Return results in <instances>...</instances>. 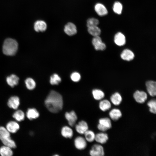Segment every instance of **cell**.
<instances>
[{
	"instance_id": "obj_31",
	"label": "cell",
	"mask_w": 156,
	"mask_h": 156,
	"mask_svg": "<svg viewBox=\"0 0 156 156\" xmlns=\"http://www.w3.org/2000/svg\"><path fill=\"white\" fill-rule=\"evenodd\" d=\"M25 83L26 87L29 90H33L36 87V82L34 80L31 78L26 79Z\"/></svg>"
},
{
	"instance_id": "obj_11",
	"label": "cell",
	"mask_w": 156,
	"mask_h": 156,
	"mask_svg": "<svg viewBox=\"0 0 156 156\" xmlns=\"http://www.w3.org/2000/svg\"><path fill=\"white\" fill-rule=\"evenodd\" d=\"M20 104L19 98L16 96H14L10 97L8 99L7 103L8 106L10 108L14 109H16Z\"/></svg>"
},
{
	"instance_id": "obj_12",
	"label": "cell",
	"mask_w": 156,
	"mask_h": 156,
	"mask_svg": "<svg viewBox=\"0 0 156 156\" xmlns=\"http://www.w3.org/2000/svg\"><path fill=\"white\" fill-rule=\"evenodd\" d=\"M77 132L81 134H83L88 129L87 123L84 120L79 121L75 126Z\"/></svg>"
},
{
	"instance_id": "obj_37",
	"label": "cell",
	"mask_w": 156,
	"mask_h": 156,
	"mask_svg": "<svg viewBox=\"0 0 156 156\" xmlns=\"http://www.w3.org/2000/svg\"><path fill=\"white\" fill-rule=\"evenodd\" d=\"M70 78L71 80L74 82H78L81 79L80 74L77 72L73 73L71 75Z\"/></svg>"
},
{
	"instance_id": "obj_29",
	"label": "cell",
	"mask_w": 156,
	"mask_h": 156,
	"mask_svg": "<svg viewBox=\"0 0 156 156\" xmlns=\"http://www.w3.org/2000/svg\"><path fill=\"white\" fill-rule=\"evenodd\" d=\"M84 134V138L87 141L91 142L95 140V134L93 131L88 129Z\"/></svg>"
},
{
	"instance_id": "obj_28",
	"label": "cell",
	"mask_w": 156,
	"mask_h": 156,
	"mask_svg": "<svg viewBox=\"0 0 156 156\" xmlns=\"http://www.w3.org/2000/svg\"><path fill=\"white\" fill-rule=\"evenodd\" d=\"M92 94L94 99L96 100H100L105 96V94L101 90L95 89L92 91Z\"/></svg>"
},
{
	"instance_id": "obj_21",
	"label": "cell",
	"mask_w": 156,
	"mask_h": 156,
	"mask_svg": "<svg viewBox=\"0 0 156 156\" xmlns=\"http://www.w3.org/2000/svg\"><path fill=\"white\" fill-rule=\"evenodd\" d=\"M26 115L27 118L31 120L38 118L39 116V113L36 109L30 108L27 109Z\"/></svg>"
},
{
	"instance_id": "obj_27",
	"label": "cell",
	"mask_w": 156,
	"mask_h": 156,
	"mask_svg": "<svg viewBox=\"0 0 156 156\" xmlns=\"http://www.w3.org/2000/svg\"><path fill=\"white\" fill-rule=\"evenodd\" d=\"M12 117L17 121L21 122L24 120L25 114L22 110H18L13 113Z\"/></svg>"
},
{
	"instance_id": "obj_23",
	"label": "cell",
	"mask_w": 156,
	"mask_h": 156,
	"mask_svg": "<svg viewBox=\"0 0 156 156\" xmlns=\"http://www.w3.org/2000/svg\"><path fill=\"white\" fill-rule=\"evenodd\" d=\"M62 135L66 138H71L73 136V131L72 129L69 126L63 127L61 130Z\"/></svg>"
},
{
	"instance_id": "obj_2",
	"label": "cell",
	"mask_w": 156,
	"mask_h": 156,
	"mask_svg": "<svg viewBox=\"0 0 156 156\" xmlns=\"http://www.w3.org/2000/svg\"><path fill=\"white\" fill-rule=\"evenodd\" d=\"M18 46V43L16 40L11 38H7L4 41L3 44V53L7 55H13L17 51Z\"/></svg>"
},
{
	"instance_id": "obj_26",
	"label": "cell",
	"mask_w": 156,
	"mask_h": 156,
	"mask_svg": "<svg viewBox=\"0 0 156 156\" xmlns=\"http://www.w3.org/2000/svg\"><path fill=\"white\" fill-rule=\"evenodd\" d=\"M0 154L2 156H11L13 154L12 148L5 146H3L0 148Z\"/></svg>"
},
{
	"instance_id": "obj_5",
	"label": "cell",
	"mask_w": 156,
	"mask_h": 156,
	"mask_svg": "<svg viewBox=\"0 0 156 156\" xmlns=\"http://www.w3.org/2000/svg\"><path fill=\"white\" fill-rule=\"evenodd\" d=\"M133 97L136 101L139 103H143L147 99V95L143 91L137 90L133 94Z\"/></svg>"
},
{
	"instance_id": "obj_18",
	"label": "cell",
	"mask_w": 156,
	"mask_h": 156,
	"mask_svg": "<svg viewBox=\"0 0 156 156\" xmlns=\"http://www.w3.org/2000/svg\"><path fill=\"white\" fill-rule=\"evenodd\" d=\"M114 42L118 46L124 45L126 43L125 37L122 33L120 32H118L114 36Z\"/></svg>"
},
{
	"instance_id": "obj_1",
	"label": "cell",
	"mask_w": 156,
	"mask_h": 156,
	"mask_svg": "<svg viewBox=\"0 0 156 156\" xmlns=\"http://www.w3.org/2000/svg\"><path fill=\"white\" fill-rule=\"evenodd\" d=\"M44 103L46 107L50 112L53 113H58L63 107L62 96L58 92L51 90L46 98Z\"/></svg>"
},
{
	"instance_id": "obj_34",
	"label": "cell",
	"mask_w": 156,
	"mask_h": 156,
	"mask_svg": "<svg viewBox=\"0 0 156 156\" xmlns=\"http://www.w3.org/2000/svg\"><path fill=\"white\" fill-rule=\"evenodd\" d=\"M122 9V5L119 2H115L113 6V9L115 13L120 14L121 13Z\"/></svg>"
},
{
	"instance_id": "obj_17",
	"label": "cell",
	"mask_w": 156,
	"mask_h": 156,
	"mask_svg": "<svg viewBox=\"0 0 156 156\" xmlns=\"http://www.w3.org/2000/svg\"><path fill=\"white\" fill-rule=\"evenodd\" d=\"M0 140L5 146L12 148L16 147L15 142L12 140L10 137H4L0 136Z\"/></svg>"
},
{
	"instance_id": "obj_35",
	"label": "cell",
	"mask_w": 156,
	"mask_h": 156,
	"mask_svg": "<svg viewBox=\"0 0 156 156\" xmlns=\"http://www.w3.org/2000/svg\"><path fill=\"white\" fill-rule=\"evenodd\" d=\"M99 23V21L97 19L94 18H90L87 21V25L88 27L97 26Z\"/></svg>"
},
{
	"instance_id": "obj_6",
	"label": "cell",
	"mask_w": 156,
	"mask_h": 156,
	"mask_svg": "<svg viewBox=\"0 0 156 156\" xmlns=\"http://www.w3.org/2000/svg\"><path fill=\"white\" fill-rule=\"evenodd\" d=\"M92 43L96 50H104L106 48L105 44L102 41L101 38L99 36H94L92 40Z\"/></svg>"
},
{
	"instance_id": "obj_7",
	"label": "cell",
	"mask_w": 156,
	"mask_h": 156,
	"mask_svg": "<svg viewBox=\"0 0 156 156\" xmlns=\"http://www.w3.org/2000/svg\"><path fill=\"white\" fill-rule=\"evenodd\" d=\"M65 117L71 127L74 126L77 119V117L75 111H72L69 112H66Z\"/></svg>"
},
{
	"instance_id": "obj_36",
	"label": "cell",
	"mask_w": 156,
	"mask_h": 156,
	"mask_svg": "<svg viewBox=\"0 0 156 156\" xmlns=\"http://www.w3.org/2000/svg\"><path fill=\"white\" fill-rule=\"evenodd\" d=\"M0 136L4 137H10V133L6 128L3 126H0Z\"/></svg>"
},
{
	"instance_id": "obj_15",
	"label": "cell",
	"mask_w": 156,
	"mask_h": 156,
	"mask_svg": "<svg viewBox=\"0 0 156 156\" xmlns=\"http://www.w3.org/2000/svg\"><path fill=\"white\" fill-rule=\"evenodd\" d=\"M108 139V134L102 132L95 135V140L100 144H103L107 142Z\"/></svg>"
},
{
	"instance_id": "obj_24",
	"label": "cell",
	"mask_w": 156,
	"mask_h": 156,
	"mask_svg": "<svg viewBox=\"0 0 156 156\" xmlns=\"http://www.w3.org/2000/svg\"><path fill=\"white\" fill-rule=\"evenodd\" d=\"M6 79L8 84L11 87H13L18 84L19 78L16 75L12 74L8 77Z\"/></svg>"
},
{
	"instance_id": "obj_13",
	"label": "cell",
	"mask_w": 156,
	"mask_h": 156,
	"mask_svg": "<svg viewBox=\"0 0 156 156\" xmlns=\"http://www.w3.org/2000/svg\"><path fill=\"white\" fill-rule=\"evenodd\" d=\"M6 128L10 133H15L19 129L20 126L17 122L12 121L7 124Z\"/></svg>"
},
{
	"instance_id": "obj_14",
	"label": "cell",
	"mask_w": 156,
	"mask_h": 156,
	"mask_svg": "<svg viewBox=\"0 0 156 156\" xmlns=\"http://www.w3.org/2000/svg\"><path fill=\"white\" fill-rule=\"evenodd\" d=\"M109 116L112 120L116 121L121 117L122 113L120 110L118 108H113L109 113Z\"/></svg>"
},
{
	"instance_id": "obj_9",
	"label": "cell",
	"mask_w": 156,
	"mask_h": 156,
	"mask_svg": "<svg viewBox=\"0 0 156 156\" xmlns=\"http://www.w3.org/2000/svg\"><path fill=\"white\" fill-rule=\"evenodd\" d=\"M64 31L65 33L69 36H73L77 32L76 25L71 22L68 23L65 25Z\"/></svg>"
},
{
	"instance_id": "obj_32",
	"label": "cell",
	"mask_w": 156,
	"mask_h": 156,
	"mask_svg": "<svg viewBox=\"0 0 156 156\" xmlns=\"http://www.w3.org/2000/svg\"><path fill=\"white\" fill-rule=\"evenodd\" d=\"M147 105L149 107V110L150 112L153 114L156 113V101L155 99H151L147 103Z\"/></svg>"
},
{
	"instance_id": "obj_33",
	"label": "cell",
	"mask_w": 156,
	"mask_h": 156,
	"mask_svg": "<svg viewBox=\"0 0 156 156\" xmlns=\"http://www.w3.org/2000/svg\"><path fill=\"white\" fill-rule=\"evenodd\" d=\"M61 79L57 74H54L50 77V82L52 85H57L61 82Z\"/></svg>"
},
{
	"instance_id": "obj_16",
	"label": "cell",
	"mask_w": 156,
	"mask_h": 156,
	"mask_svg": "<svg viewBox=\"0 0 156 156\" xmlns=\"http://www.w3.org/2000/svg\"><path fill=\"white\" fill-rule=\"evenodd\" d=\"M47 25L46 23L42 20H38L36 21L34 25V28L37 32H43L47 29Z\"/></svg>"
},
{
	"instance_id": "obj_3",
	"label": "cell",
	"mask_w": 156,
	"mask_h": 156,
	"mask_svg": "<svg viewBox=\"0 0 156 156\" xmlns=\"http://www.w3.org/2000/svg\"><path fill=\"white\" fill-rule=\"evenodd\" d=\"M112 127L111 121L107 117L101 118L99 120L98 129L101 132H104L111 129Z\"/></svg>"
},
{
	"instance_id": "obj_8",
	"label": "cell",
	"mask_w": 156,
	"mask_h": 156,
	"mask_svg": "<svg viewBox=\"0 0 156 156\" xmlns=\"http://www.w3.org/2000/svg\"><path fill=\"white\" fill-rule=\"evenodd\" d=\"M86 141L83 137L79 136L77 137L74 140V145L75 147L78 149L82 150L86 147Z\"/></svg>"
},
{
	"instance_id": "obj_22",
	"label": "cell",
	"mask_w": 156,
	"mask_h": 156,
	"mask_svg": "<svg viewBox=\"0 0 156 156\" xmlns=\"http://www.w3.org/2000/svg\"><path fill=\"white\" fill-rule=\"evenodd\" d=\"M110 100L111 103L113 105L118 106L121 104L122 101V98L120 93L116 92L112 95L110 97Z\"/></svg>"
},
{
	"instance_id": "obj_10",
	"label": "cell",
	"mask_w": 156,
	"mask_h": 156,
	"mask_svg": "<svg viewBox=\"0 0 156 156\" xmlns=\"http://www.w3.org/2000/svg\"><path fill=\"white\" fill-rule=\"evenodd\" d=\"M146 89L148 93L151 96L154 97L156 94V83L153 81H147L146 83Z\"/></svg>"
},
{
	"instance_id": "obj_20",
	"label": "cell",
	"mask_w": 156,
	"mask_h": 156,
	"mask_svg": "<svg viewBox=\"0 0 156 156\" xmlns=\"http://www.w3.org/2000/svg\"><path fill=\"white\" fill-rule=\"evenodd\" d=\"M94 10L99 16H103L107 14L108 11L106 7L101 3H97L95 5Z\"/></svg>"
},
{
	"instance_id": "obj_19",
	"label": "cell",
	"mask_w": 156,
	"mask_h": 156,
	"mask_svg": "<svg viewBox=\"0 0 156 156\" xmlns=\"http://www.w3.org/2000/svg\"><path fill=\"white\" fill-rule=\"evenodd\" d=\"M120 57L123 60L127 61H130L133 59L134 55L133 52L129 49H125L122 52Z\"/></svg>"
},
{
	"instance_id": "obj_25",
	"label": "cell",
	"mask_w": 156,
	"mask_h": 156,
	"mask_svg": "<svg viewBox=\"0 0 156 156\" xmlns=\"http://www.w3.org/2000/svg\"><path fill=\"white\" fill-rule=\"evenodd\" d=\"M111 103L108 100L104 99L100 101L99 107L100 109L103 112L109 110L111 107Z\"/></svg>"
},
{
	"instance_id": "obj_30",
	"label": "cell",
	"mask_w": 156,
	"mask_h": 156,
	"mask_svg": "<svg viewBox=\"0 0 156 156\" xmlns=\"http://www.w3.org/2000/svg\"><path fill=\"white\" fill-rule=\"evenodd\" d=\"M88 30L89 33L94 37L99 36L101 33V30L97 26L88 27Z\"/></svg>"
},
{
	"instance_id": "obj_4",
	"label": "cell",
	"mask_w": 156,
	"mask_h": 156,
	"mask_svg": "<svg viewBox=\"0 0 156 156\" xmlns=\"http://www.w3.org/2000/svg\"><path fill=\"white\" fill-rule=\"evenodd\" d=\"M92 156H103L105 155L104 149L101 144H95L93 145L89 152Z\"/></svg>"
}]
</instances>
